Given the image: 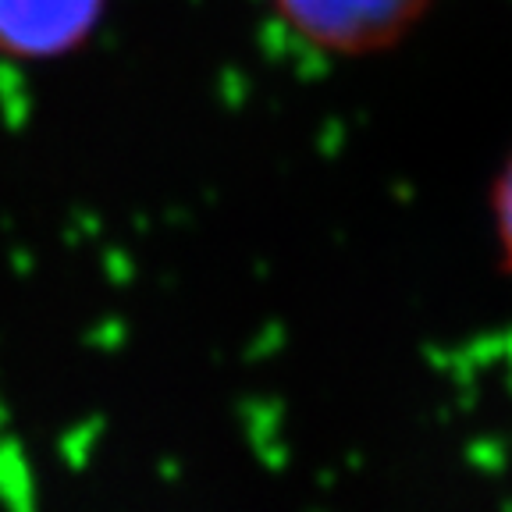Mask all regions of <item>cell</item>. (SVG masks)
Returning <instances> with one entry per match:
<instances>
[{"label":"cell","mask_w":512,"mask_h":512,"mask_svg":"<svg viewBox=\"0 0 512 512\" xmlns=\"http://www.w3.org/2000/svg\"><path fill=\"white\" fill-rule=\"evenodd\" d=\"M491 224H495V242L502 267L512 274V157L491 182Z\"/></svg>","instance_id":"3"},{"label":"cell","mask_w":512,"mask_h":512,"mask_svg":"<svg viewBox=\"0 0 512 512\" xmlns=\"http://www.w3.org/2000/svg\"><path fill=\"white\" fill-rule=\"evenodd\" d=\"M107 0H0V54L50 61L79 50Z\"/></svg>","instance_id":"2"},{"label":"cell","mask_w":512,"mask_h":512,"mask_svg":"<svg viewBox=\"0 0 512 512\" xmlns=\"http://www.w3.org/2000/svg\"><path fill=\"white\" fill-rule=\"evenodd\" d=\"M274 8L317 50L367 57L406 40L431 0H274Z\"/></svg>","instance_id":"1"}]
</instances>
